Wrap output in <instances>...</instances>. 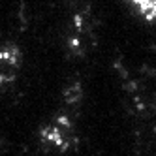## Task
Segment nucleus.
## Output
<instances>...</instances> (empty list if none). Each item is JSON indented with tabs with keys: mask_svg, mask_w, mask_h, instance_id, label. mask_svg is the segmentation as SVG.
<instances>
[{
	"mask_svg": "<svg viewBox=\"0 0 156 156\" xmlns=\"http://www.w3.org/2000/svg\"><path fill=\"white\" fill-rule=\"evenodd\" d=\"M38 133L43 143L58 152H68L75 143L73 124L66 115H57L51 122L43 124Z\"/></svg>",
	"mask_w": 156,
	"mask_h": 156,
	"instance_id": "f257e3e1",
	"label": "nucleus"
},
{
	"mask_svg": "<svg viewBox=\"0 0 156 156\" xmlns=\"http://www.w3.org/2000/svg\"><path fill=\"white\" fill-rule=\"evenodd\" d=\"M23 64V51L15 43H4L0 47V88L9 87L19 75Z\"/></svg>",
	"mask_w": 156,
	"mask_h": 156,
	"instance_id": "f03ea898",
	"label": "nucleus"
},
{
	"mask_svg": "<svg viewBox=\"0 0 156 156\" xmlns=\"http://www.w3.org/2000/svg\"><path fill=\"white\" fill-rule=\"evenodd\" d=\"M126 2L143 21L156 23V0H126Z\"/></svg>",
	"mask_w": 156,
	"mask_h": 156,
	"instance_id": "7ed1b4c3",
	"label": "nucleus"
}]
</instances>
